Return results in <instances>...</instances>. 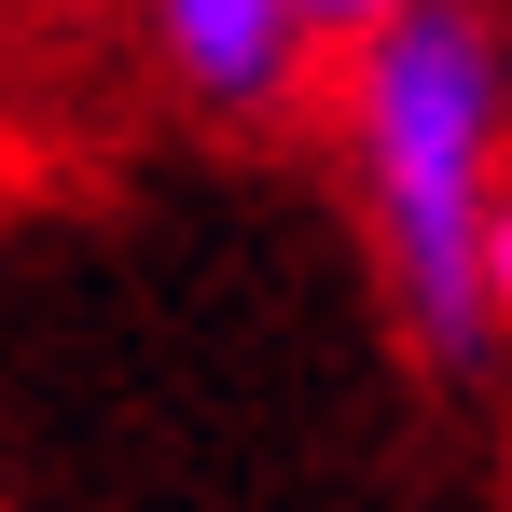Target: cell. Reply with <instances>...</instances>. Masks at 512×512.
I'll use <instances>...</instances> for the list:
<instances>
[{"mask_svg": "<svg viewBox=\"0 0 512 512\" xmlns=\"http://www.w3.org/2000/svg\"><path fill=\"white\" fill-rule=\"evenodd\" d=\"M333 153H346V208L360 250L388 277V319L416 333L429 374H485V208L512 180V28L485 0H416L374 42L333 56Z\"/></svg>", "mask_w": 512, "mask_h": 512, "instance_id": "obj_1", "label": "cell"}, {"mask_svg": "<svg viewBox=\"0 0 512 512\" xmlns=\"http://www.w3.org/2000/svg\"><path fill=\"white\" fill-rule=\"evenodd\" d=\"M139 42L180 111L208 125H291L319 97V42L291 0H139Z\"/></svg>", "mask_w": 512, "mask_h": 512, "instance_id": "obj_2", "label": "cell"}, {"mask_svg": "<svg viewBox=\"0 0 512 512\" xmlns=\"http://www.w3.org/2000/svg\"><path fill=\"white\" fill-rule=\"evenodd\" d=\"M471 291H485V346H512V180L485 208V250H471Z\"/></svg>", "mask_w": 512, "mask_h": 512, "instance_id": "obj_3", "label": "cell"}, {"mask_svg": "<svg viewBox=\"0 0 512 512\" xmlns=\"http://www.w3.org/2000/svg\"><path fill=\"white\" fill-rule=\"evenodd\" d=\"M291 14H305V42H319V70H333L346 42H374V28H388V14H416V0H291Z\"/></svg>", "mask_w": 512, "mask_h": 512, "instance_id": "obj_4", "label": "cell"}]
</instances>
